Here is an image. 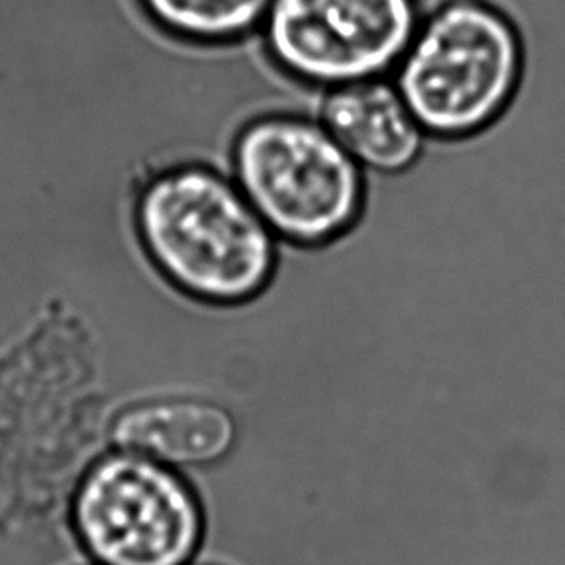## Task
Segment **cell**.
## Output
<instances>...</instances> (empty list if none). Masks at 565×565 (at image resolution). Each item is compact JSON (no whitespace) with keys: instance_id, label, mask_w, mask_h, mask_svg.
I'll return each instance as SVG.
<instances>
[{"instance_id":"7","label":"cell","mask_w":565,"mask_h":565,"mask_svg":"<svg viewBox=\"0 0 565 565\" xmlns=\"http://www.w3.org/2000/svg\"><path fill=\"white\" fill-rule=\"evenodd\" d=\"M113 440L159 463L192 467L225 456L235 444L236 426L233 416L213 403L151 401L118 416Z\"/></svg>"},{"instance_id":"2","label":"cell","mask_w":565,"mask_h":565,"mask_svg":"<svg viewBox=\"0 0 565 565\" xmlns=\"http://www.w3.org/2000/svg\"><path fill=\"white\" fill-rule=\"evenodd\" d=\"M518 22L492 0H441L424 12L393 84L433 140L487 132L508 113L525 76Z\"/></svg>"},{"instance_id":"5","label":"cell","mask_w":565,"mask_h":565,"mask_svg":"<svg viewBox=\"0 0 565 565\" xmlns=\"http://www.w3.org/2000/svg\"><path fill=\"white\" fill-rule=\"evenodd\" d=\"M423 14L420 0H274L264 45L287 78L328 92L390 78Z\"/></svg>"},{"instance_id":"6","label":"cell","mask_w":565,"mask_h":565,"mask_svg":"<svg viewBox=\"0 0 565 565\" xmlns=\"http://www.w3.org/2000/svg\"><path fill=\"white\" fill-rule=\"evenodd\" d=\"M318 118L366 173H407L428 140L392 76L322 92Z\"/></svg>"},{"instance_id":"8","label":"cell","mask_w":565,"mask_h":565,"mask_svg":"<svg viewBox=\"0 0 565 565\" xmlns=\"http://www.w3.org/2000/svg\"><path fill=\"white\" fill-rule=\"evenodd\" d=\"M274 0H140L156 24L179 40L227 45L248 38L266 22Z\"/></svg>"},{"instance_id":"4","label":"cell","mask_w":565,"mask_h":565,"mask_svg":"<svg viewBox=\"0 0 565 565\" xmlns=\"http://www.w3.org/2000/svg\"><path fill=\"white\" fill-rule=\"evenodd\" d=\"M74 525L102 565H189L204 515L189 482L169 465L122 449L82 480Z\"/></svg>"},{"instance_id":"3","label":"cell","mask_w":565,"mask_h":565,"mask_svg":"<svg viewBox=\"0 0 565 565\" xmlns=\"http://www.w3.org/2000/svg\"><path fill=\"white\" fill-rule=\"evenodd\" d=\"M233 171L238 189L279 243L323 248L361 223L366 171L320 118L269 113L236 136Z\"/></svg>"},{"instance_id":"1","label":"cell","mask_w":565,"mask_h":565,"mask_svg":"<svg viewBox=\"0 0 565 565\" xmlns=\"http://www.w3.org/2000/svg\"><path fill=\"white\" fill-rule=\"evenodd\" d=\"M134 221L159 274L196 300L246 305L274 282L279 238L217 169L186 163L153 174Z\"/></svg>"}]
</instances>
